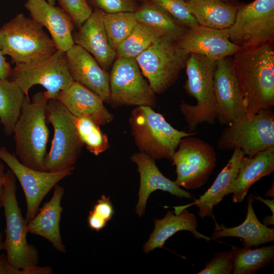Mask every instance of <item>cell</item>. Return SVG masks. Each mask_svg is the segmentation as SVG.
I'll return each mask as SVG.
<instances>
[{
  "label": "cell",
  "instance_id": "obj_11",
  "mask_svg": "<svg viewBox=\"0 0 274 274\" xmlns=\"http://www.w3.org/2000/svg\"><path fill=\"white\" fill-rule=\"evenodd\" d=\"M8 79L15 82L27 96L33 86H42L46 89L48 99H56L61 91L74 82L68 70L65 52L58 50L44 60L15 64Z\"/></svg>",
  "mask_w": 274,
  "mask_h": 274
},
{
  "label": "cell",
  "instance_id": "obj_15",
  "mask_svg": "<svg viewBox=\"0 0 274 274\" xmlns=\"http://www.w3.org/2000/svg\"><path fill=\"white\" fill-rule=\"evenodd\" d=\"M214 91L217 120L221 124L229 125L245 113L243 98L232 58L229 56L216 61Z\"/></svg>",
  "mask_w": 274,
  "mask_h": 274
},
{
  "label": "cell",
  "instance_id": "obj_3",
  "mask_svg": "<svg viewBox=\"0 0 274 274\" xmlns=\"http://www.w3.org/2000/svg\"><path fill=\"white\" fill-rule=\"evenodd\" d=\"M216 61L195 53L189 54L187 60V78L184 88L188 95L196 100V104L190 105L182 102L179 106L190 132L195 131L202 123L213 124L217 119L214 91Z\"/></svg>",
  "mask_w": 274,
  "mask_h": 274
},
{
  "label": "cell",
  "instance_id": "obj_45",
  "mask_svg": "<svg viewBox=\"0 0 274 274\" xmlns=\"http://www.w3.org/2000/svg\"><path fill=\"white\" fill-rule=\"evenodd\" d=\"M2 207L1 204H0V208ZM4 249V246H3V243L2 242V237L0 234V252L1 251Z\"/></svg>",
  "mask_w": 274,
  "mask_h": 274
},
{
  "label": "cell",
  "instance_id": "obj_20",
  "mask_svg": "<svg viewBox=\"0 0 274 274\" xmlns=\"http://www.w3.org/2000/svg\"><path fill=\"white\" fill-rule=\"evenodd\" d=\"M56 99L75 117L88 118L99 126L105 125L113 120V115L105 107L103 100L75 81L61 91Z\"/></svg>",
  "mask_w": 274,
  "mask_h": 274
},
{
  "label": "cell",
  "instance_id": "obj_34",
  "mask_svg": "<svg viewBox=\"0 0 274 274\" xmlns=\"http://www.w3.org/2000/svg\"><path fill=\"white\" fill-rule=\"evenodd\" d=\"M187 28L198 25L184 0H149Z\"/></svg>",
  "mask_w": 274,
  "mask_h": 274
},
{
  "label": "cell",
  "instance_id": "obj_16",
  "mask_svg": "<svg viewBox=\"0 0 274 274\" xmlns=\"http://www.w3.org/2000/svg\"><path fill=\"white\" fill-rule=\"evenodd\" d=\"M177 44L185 54H198L216 61L233 55L243 48L231 42L225 29L199 25L187 28Z\"/></svg>",
  "mask_w": 274,
  "mask_h": 274
},
{
  "label": "cell",
  "instance_id": "obj_27",
  "mask_svg": "<svg viewBox=\"0 0 274 274\" xmlns=\"http://www.w3.org/2000/svg\"><path fill=\"white\" fill-rule=\"evenodd\" d=\"M187 6L198 25L220 30L233 24L241 5L225 0H190Z\"/></svg>",
  "mask_w": 274,
  "mask_h": 274
},
{
  "label": "cell",
  "instance_id": "obj_10",
  "mask_svg": "<svg viewBox=\"0 0 274 274\" xmlns=\"http://www.w3.org/2000/svg\"><path fill=\"white\" fill-rule=\"evenodd\" d=\"M171 160L176 166V184L180 187L194 190L206 183L216 166L217 159L214 147L193 135L181 140Z\"/></svg>",
  "mask_w": 274,
  "mask_h": 274
},
{
  "label": "cell",
  "instance_id": "obj_22",
  "mask_svg": "<svg viewBox=\"0 0 274 274\" xmlns=\"http://www.w3.org/2000/svg\"><path fill=\"white\" fill-rule=\"evenodd\" d=\"M64 191L63 187L55 185L52 198L27 224L28 233L45 238L61 253L66 251L60 232L61 214L63 210L61 201Z\"/></svg>",
  "mask_w": 274,
  "mask_h": 274
},
{
  "label": "cell",
  "instance_id": "obj_49",
  "mask_svg": "<svg viewBox=\"0 0 274 274\" xmlns=\"http://www.w3.org/2000/svg\"><path fill=\"white\" fill-rule=\"evenodd\" d=\"M0 124H1V122H0Z\"/></svg>",
  "mask_w": 274,
  "mask_h": 274
},
{
  "label": "cell",
  "instance_id": "obj_46",
  "mask_svg": "<svg viewBox=\"0 0 274 274\" xmlns=\"http://www.w3.org/2000/svg\"><path fill=\"white\" fill-rule=\"evenodd\" d=\"M47 1L51 5L55 6L56 0H47Z\"/></svg>",
  "mask_w": 274,
  "mask_h": 274
},
{
  "label": "cell",
  "instance_id": "obj_40",
  "mask_svg": "<svg viewBox=\"0 0 274 274\" xmlns=\"http://www.w3.org/2000/svg\"><path fill=\"white\" fill-rule=\"evenodd\" d=\"M12 68L10 64L7 61L2 52L0 44V79H8Z\"/></svg>",
  "mask_w": 274,
  "mask_h": 274
},
{
  "label": "cell",
  "instance_id": "obj_6",
  "mask_svg": "<svg viewBox=\"0 0 274 274\" xmlns=\"http://www.w3.org/2000/svg\"><path fill=\"white\" fill-rule=\"evenodd\" d=\"M16 178L9 169L6 172L4 191L0 204L4 209L6 238L3 242L7 258L17 268L25 270L37 265L39 253L27 241V222L23 218L16 198Z\"/></svg>",
  "mask_w": 274,
  "mask_h": 274
},
{
  "label": "cell",
  "instance_id": "obj_30",
  "mask_svg": "<svg viewBox=\"0 0 274 274\" xmlns=\"http://www.w3.org/2000/svg\"><path fill=\"white\" fill-rule=\"evenodd\" d=\"M233 274H251L272 263L274 260V246L256 249L233 247Z\"/></svg>",
  "mask_w": 274,
  "mask_h": 274
},
{
  "label": "cell",
  "instance_id": "obj_41",
  "mask_svg": "<svg viewBox=\"0 0 274 274\" xmlns=\"http://www.w3.org/2000/svg\"><path fill=\"white\" fill-rule=\"evenodd\" d=\"M6 172L3 161L0 158V199L2 196L6 180Z\"/></svg>",
  "mask_w": 274,
  "mask_h": 274
},
{
  "label": "cell",
  "instance_id": "obj_21",
  "mask_svg": "<svg viewBox=\"0 0 274 274\" xmlns=\"http://www.w3.org/2000/svg\"><path fill=\"white\" fill-rule=\"evenodd\" d=\"M104 14L99 9L93 11L74 38L75 44L89 53L104 69L108 68L116 56V51L109 43Z\"/></svg>",
  "mask_w": 274,
  "mask_h": 274
},
{
  "label": "cell",
  "instance_id": "obj_7",
  "mask_svg": "<svg viewBox=\"0 0 274 274\" xmlns=\"http://www.w3.org/2000/svg\"><path fill=\"white\" fill-rule=\"evenodd\" d=\"M217 147L221 150L239 149L249 157L274 147V113L245 112L223 129Z\"/></svg>",
  "mask_w": 274,
  "mask_h": 274
},
{
  "label": "cell",
  "instance_id": "obj_32",
  "mask_svg": "<svg viewBox=\"0 0 274 274\" xmlns=\"http://www.w3.org/2000/svg\"><path fill=\"white\" fill-rule=\"evenodd\" d=\"M104 22L109 44L115 50L139 23L134 12H105Z\"/></svg>",
  "mask_w": 274,
  "mask_h": 274
},
{
  "label": "cell",
  "instance_id": "obj_12",
  "mask_svg": "<svg viewBox=\"0 0 274 274\" xmlns=\"http://www.w3.org/2000/svg\"><path fill=\"white\" fill-rule=\"evenodd\" d=\"M225 30L231 42L243 48L273 42L274 0L241 4L233 24Z\"/></svg>",
  "mask_w": 274,
  "mask_h": 274
},
{
  "label": "cell",
  "instance_id": "obj_28",
  "mask_svg": "<svg viewBox=\"0 0 274 274\" xmlns=\"http://www.w3.org/2000/svg\"><path fill=\"white\" fill-rule=\"evenodd\" d=\"M25 96L15 82L0 79V122L7 136L13 134Z\"/></svg>",
  "mask_w": 274,
  "mask_h": 274
},
{
  "label": "cell",
  "instance_id": "obj_26",
  "mask_svg": "<svg viewBox=\"0 0 274 274\" xmlns=\"http://www.w3.org/2000/svg\"><path fill=\"white\" fill-rule=\"evenodd\" d=\"M244 155L239 149L235 148L226 165L217 176L213 184L199 199L189 205L182 206L185 208L195 205L198 209V214L201 218L209 216L214 218L213 209L223 198L230 194V190L237 176L240 162Z\"/></svg>",
  "mask_w": 274,
  "mask_h": 274
},
{
  "label": "cell",
  "instance_id": "obj_38",
  "mask_svg": "<svg viewBox=\"0 0 274 274\" xmlns=\"http://www.w3.org/2000/svg\"><path fill=\"white\" fill-rule=\"evenodd\" d=\"M99 9L106 13L134 12L136 6L134 0H92Z\"/></svg>",
  "mask_w": 274,
  "mask_h": 274
},
{
  "label": "cell",
  "instance_id": "obj_9",
  "mask_svg": "<svg viewBox=\"0 0 274 274\" xmlns=\"http://www.w3.org/2000/svg\"><path fill=\"white\" fill-rule=\"evenodd\" d=\"M189 55L180 49L177 41L162 36L135 59L153 92L159 94L175 83Z\"/></svg>",
  "mask_w": 274,
  "mask_h": 274
},
{
  "label": "cell",
  "instance_id": "obj_42",
  "mask_svg": "<svg viewBox=\"0 0 274 274\" xmlns=\"http://www.w3.org/2000/svg\"><path fill=\"white\" fill-rule=\"evenodd\" d=\"M254 199H256V200H259L263 203H264L265 204H266L270 210L271 212L272 213V215H274V201L273 199H264L263 198H262L260 196L258 195L257 196L253 195Z\"/></svg>",
  "mask_w": 274,
  "mask_h": 274
},
{
  "label": "cell",
  "instance_id": "obj_17",
  "mask_svg": "<svg viewBox=\"0 0 274 274\" xmlns=\"http://www.w3.org/2000/svg\"><path fill=\"white\" fill-rule=\"evenodd\" d=\"M70 75L73 80L110 103L109 76L95 58L80 46L75 44L65 52Z\"/></svg>",
  "mask_w": 274,
  "mask_h": 274
},
{
  "label": "cell",
  "instance_id": "obj_13",
  "mask_svg": "<svg viewBox=\"0 0 274 274\" xmlns=\"http://www.w3.org/2000/svg\"><path fill=\"white\" fill-rule=\"evenodd\" d=\"M113 106H156L155 93L144 79L135 58H118L109 76Z\"/></svg>",
  "mask_w": 274,
  "mask_h": 274
},
{
  "label": "cell",
  "instance_id": "obj_39",
  "mask_svg": "<svg viewBox=\"0 0 274 274\" xmlns=\"http://www.w3.org/2000/svg\"><path fill=\"white\" fill-rule=\"evenodd\" d=\"M0 274H22V271L11 264L7 256L0 255Z\"/></svg>",
  "mask_w": 274,
  "mask_h": 274
},
{
  "label": "cell",
  "instance_id": "obj_19",
  "mask_svg": "<svg viewBox=\"0 0 274 274\" xmlns=\"http://www.w3.org/2000/svg\"><path fill=\"white\" fill-rule=\"evenodd\" d=\"M131 160L136 164L140 177L139 199L135 209L139 216H143L148 197L157 190L167 191L181 198H193L190 193L181 189L175 181L166 178L158 168L154 159L149 155L140 152L133 154Z\"/></svg>",
  "mask_w": 274,
  "mask_h": 274
},
{
  "label": "cell",
  "instance_id": "obj_2",
  "mask_svg": "<svg viewBox=\"0 0 274 274\" xmlns=\"http://www.w3.org/2000/svg\"><path fill=\"white\" fill-rule=\"evenodd\" d=\"M48 100L45 91L36 93L31 100L25 95L13 131L17 158L25 166L40 171H44L49 138L46 124Z\"/></svg>",
  "mask_w": 274,
  "mask_h": 274
},
{
  "label": "cell",
  "instance_id": "obj_43",
  "mask_svg": "<svg viewBox=\"0 0 274 274\" xmlns=\"http://www.w3.org/2000/svg\"><path fill=\"white\" fill-rule=\"evenodd\" d=\"M274 216L272 215L271 216H266L264 218V219L263 220V223L265 225H273L274 223Z\"/></svg>",
  "mask_w": 274,
  "mask_h": 274
},
{
  "label": "cell",
  "instance_id": "obj_37",
  "mask_svg": "<svg viewBox=\"0 0 274 274\" xmlns=\"http://www.w3.org/2000/svg\"><path fill=\"white\" fill-rule=\"evenodd\" d=\"M233 268V255L231 249L217 253L206 264L198 274H230Z\"/></svg>",
  "mask_w": 274,
  "mask_h": 274
},
{
  "label": "cell",
  "instance_id": "obj_5",
  "mask_svg": "<svg viewBox=\"0 0 274 274\" xmlns=\"http://www.w3.org/2000/svg\"><path fill=\"white\" fill-rule=\"evenodd\" d=\"M135 143L141 152L153 159L171 160L181 140L197 134L173 127L149 106H138L129 120Z\"/></svg>",
  "mask_w": 274,
  "mask_h": 274
},
{
  "label": "cell",
  "instance_id": "obj_1",
  "mask_svg": "<svg viewBox=\"0 0 274 274\" xmlns=\"http://www.w3.org/2000/svg\"><path fill=\"white\" fill-rule=\"evenodd\" d=\"M245 112L256 114L274 106L273 42L242 48L232 58Z\"/></svg>",
  "mask_w": 274,
  "mask_h": 274
},
{
  "label": "cell",
  "instance_id": "obj_36",
  "mask_svg": "<svg viewBox=\"0 0 274 274\" xmlns=\"http://www.w3.org/2000/svg\"><path fill=\"white\" fill-rule=\"evenodd\" d=\"M58 2L60 7L79 27L88 18L93 11L87 0H58Z\"/></svg>",
  "mask_w": 274,
  "mask_h": 274
},
{
  "label": "cell",
  "instance_id": "obj_18",
  "mask_svg": "<svg viewBox=\"0 0 274 274\" xmlns=\"http://www.w3.org/2000/svg\"><path fill=\"white\" fill-rule=\"evenodd\" d=\"M24 6L31 18L47 29L57 50L65 52L75 44L73 21L60 7L47 0H26Z\"/></svg>",
  "mask_w": 274,
  "mask_h": 274
},
{
  "label": "cell",
  "instance_id": "obj_44",
  "mask_svg": "<svg viewBox=\"0 0 274 274\" xmlns=\"http://www.w3.org/2000/svg\"><path fill=\"white\" fill-rule=\"evenodd\" d=\"M274 194V186L273 183H272L271 187L267 191L265 195L266 196L271 197L273 198Z\"/></svg>",
  "mask_w": 274,
  "mask_h": 274
},
{
  "label": "cell",
  "instance_id": "obj_33",
  "mask_svg": "<svg viewBox=\"0 0 274 274\" xmlns=\"http://www.w3.org/2000/svg\"><path fill=\"white\" fill-rule=\"evenodd\" d=\"M74 121L80 140L91 153L98 156L108 149V138L100 126L86 118L74 116Z\"/></svg>",
  "mask_w": 274,
  "mask_h": 274
},
{
  "label": "cell",
  "instance_id": "obj_29",
  "mask_svg": "<svg viewBox=\"0 0 274 274\" xmlns=\"http://www.w3.org/2000/svg\"><path fill=\"white\" fill-rule=\"evenodd\" d=\"M134 15L139 22L153 28L162 36L176 41L187 29L161 7L150 1L136 10Z\"/></svg>",
  "mask_w": 274,
  "mask_h": 274
},
{
  "label": "cell",
  "instance_id": "obj_14",
  "mask_svg": "<svg viewBox=\"0 0 274 274\" xmlns=\"http://www.w3.org/2000/svg\"><path fill=\"white\" fill-rule=\"evenodd\" d=\"M0 158L19 181L25 194L26 203L25 220L28 223L37 214L45 196L55 185L72 175L74 169L48 172L32 169L22 164L15 154L0 147Z\"/></svg>",
  "mask_w": 274,
  "mask_h": 274
},
{
  "label": "cell",
  "instance_id": "obj_48",
  "mask_svg": "<svg viewBox=\"0 0 274 274\" xmlns=\"http://www.w3.org/2000/svg\"><path fill=\"white\" fill-rule=\"evenodd\" d=\"M8 1H10V0H8Z\"/></svg>",
  "mask_w": 274,
  "mask_h": 274
},
{
  "label": "cell",
  "instance_id": "obj_24",
  "mask_svg": "<svg viewBox=\"0 0 274 274\" xmlns=\"http://www.w3.org/2000/svg\"><path fill=\"white\" fill-rule=\"evenodd\" d=\"M254 198L250 195L247 201V212L245 221L240 225L226 227L216 222L211 239L224 237H236L243 240L244 248H250L274 241V228H269L258 219L253 208Z\"/></svg>",
  "mask_w": 274,
  "mask_h": 274
},
{
  "label": "cell",
  "instance_id": "obj_25",
  "mask_svg": "<svg viewBox=\"0 0 274 274\" xmlns=\"http://www.w3.org/2000/svg\"><path fill=\"white\" fill-rule=\"evenodd\" d=\"M273 171L274 147L259 152L252 157L244 155L230 190L233 202L243 201L253 184Z\"/></svg>",
  "mask_w": 274,
  "mask_h": 274
},
{
  "label": "cell",
  "instance_id": "obj_8",
  "mask_svg": "<svg viewBox=\"0 0 274 274\" xmlns=\"http://www.w3.org/2000/svg\"><path fill=\"white\" fill-rule=\"evenodd\" d=\"M74 117L58 100H48L46 119L52 125L54 134L51 148L44 160L45 172L75 169L84 145L77 133Z\"/></svg>",
  "mask_w": 274,
  "mask_h": 274
},
{
  "label": "cell",
  "instance_id": "obj_47",
  "mask_svg": "<svg viewBox=\"0 0 274 274\" xmlns=\"http://www.w3.org/2000/svg\"><path fill=\"white\" fill-rule=\"evenodd\" d=\"M184 1H190V0H184ZM225 1H229V2H237V0H225Z\"/></svg>",
  "mask_w": 274,
  "mask_h": 274
},
{
  "label": "cell",
  "instance_id": "obj_31",
  "mask_svg": "<svg viewBox=\"0 0 274 274\" xmlns=\"http://www.w3.org/2000/svg\"><path fill=\"white\" fill-rule=\"evenodd\" d=\"M160 37L162 36L153 28L139 22L129 36L116 49V56L135 58Z\"/></svg>",
  "mask_w": 274,
  "mask_h": 274
},
{
  "label": "cell",
  "instance_id": "obj_35",
  "mask_svg": "<svg viewBox=\"0 0 274 274\" xmlns=\"http://www.w3.org/2000/svg\"><path fill=\"white\" fill-rule=\"evenodd\" d=\"M114 213L113 204L109 197L102 195L89 213L87 218L89 226L92 229L99 231L111 219Z\"/></svg>",
  "mask_w": 274,
  "mask_h": 274
},
{
  "label": "cell",
  "instance_id": "obj_4",
  "mask_svg": "<svg viewBox=\"0 0 274 274\" xmlns=\"http://www.w3.org/2000/svg\"><path fill=\"white\" fill-rule=\"evenodd\" d=\"M0 44L4 55L9 56L15 64L44 60L57 50L43 27L22 13L0 28Z\"/></svg>",
  "mask_w": 274,
  "mask_h": 274
},
{
  "label": "cell",
  "instance_id": "obj_23",
  "mask_svg": "<svg viewBox=\"0 0 274 274\" xmlns=\"http://www.w3.org/2000/svg\"><path fill=\"white\" fill-rule=\"evenodd\" d=\"M173 212L168 211L160 219L154 220V228L148 241L143 247L144 251L148 253L157 248H162L165 242L176 232L187 230L192 233L197 239L209 241L211 237L201 234L197 230L196 217L187 208H174Z\"/></svg>",
  "mask_w": 274,
  "mask_h": 274
}]
</instances>
